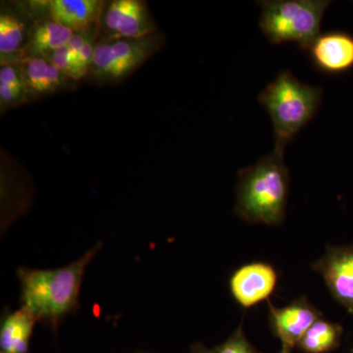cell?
I'll return each mask as SVG.
<instances>
[{
    "label": "cell",
    "mask_w": 353,
    "mask_h": 353,
    "mask_svg": "<svg viewBox=\"0 0 353 353\" xmlns=\"http://www.w3.org/2000/svg\"><path fill=\"white\" fill-rule=\"evenodd\" d=\"M269 320L272 332L282 343V347L292 350L309 328L321 317V312L305 296L299 297L285 307L269 303Z\"/></svg>",
    "instance_id": "52a82bcc"
},
{
    "label": "cell",
    "mask_w": 353,
    "mask_h": 353,
    "mask_svg": "<svg viewBox=\"0 0 353 353\" xmlns=\"http://www.w3.org/2000/svg\"><path fill=\"white\" fill-rule=\"evenodd\" d=\"M322 88L299 81L289 70H283L260 92L259 101L273 125L275 148L285 145L313 120L319 109Z\"/></svg>",
    "instance_id": "7a4b0ae2"
},
{
    "label": "cell",
    "mask_w": 353,
    "mask_h": 353,
    "mask_svg": "<svg viewBox=\"0 0 353 353\" xmlns=\"http://www.w3.org/2000/svg\"><path fill=\"white\" fill-rule=\"evenodd\" d=\"M48 60L41 57L28 58L23 65L22 77L26 88L37 94L52 92L48 80Z\"/></svg>",
    "instance_id": "9a60e30c"
},
{
    "label": "cell",
    "mask_w": 353,
    "mask_h": 353,
    "mask_svg": "<svg viewBox=\"0 0 353 353\" xmlns=\"http://www.w3.org/2000/svg\"><path fill=\"white\" fill-rule=\"evenodd\" d=\"M343 328L336 323L323 320L321 318L309 328L299 347L306 353H327L340 345Z\"/></svg>",
    "instance_id": "4fadbf2b"
},
{
    "label": "cell",
    "mask_w": 353,
    "mask_h": 353,
    "mask_svg": "<svg viewBox=\"0 0 353 353\" xmlns=\"http://www.w3.org/2000/svg\"><path fill=\"white\" fill-rule=\"evenodd\" d=\"M24 41V26L10 14L0 16V53L10 55L17 52Z\"/></svg>",
    "instance_id": "2e32d148"
},
{
    "label": "cell",
    "mask_w": 353,
    "mask_h": 353,
    "mask_svg": "<svg viewBox=\"0 0 353 353\" xmlns=\"http://www.w3.org/2000/svg\"><path fill=\"white\" fill-rule=\"evenodd\" d=\"M103 2L99 0H52L48 8L52 21L74 32H85L99 19Z\"/></svg>",
    "instance_id": "8fae6325"
},
{
    "label": "cell",
    "mask_w": 353,
    "mask_h": 353,
    "mask_svg": "<svg viewBox=\"0 0 353 353\" xmlns=\"http://www.w3.org/2000/svg\"><path fill=\"white\" fill-rule=\"evenodd\" d=\"M259 3L262 7L260 29L270 43H294L307 51L320 34L323 17L331 1L278 0Z\"/></svg>",
    "instance_id": "277c9868"
},
{
    "label": "cell",
    "mask_w": 353,
    "mask_h": 353,
    "mask_svg": "<svg viewBox=\"0 0 353 353\" xmlns=\"http://www.w3.org/2000/svg\"><path fill=\"white\" fill-rule=\"evenodd\" d=\"M312 268L322 276L334 299L353 315V245L329 246Z\"/></svg>",
    "instance_id": "8992f818"
},
{
    "label": "cell",
    "mask_w": 353,
    "mask_h": 353,
    "mask_svg": "<svg viewBox=\"0 0 353 353\" xmlns=\"http://www.w3.org/2000/svg\"><path fill=\"white\" fill-rule=\"evenodd\" d=\"M74 32L58 24L54 21H48L39 25L34 30L30 41V48L34 54L48 55V53L63 48L68 44Z\"/></svg>",
    "instance_id": "5bb4252c"
},
{
    "label": "cell",
    "mask_w": 353,
    "mask_h": 353,
    "mask_svg": "<svg viewBox=\"0 0 353 353\" xmlns=\"http://www.w3.org/2000/svg\"><path fill=\"white\" fill-rule=\"evenodd\" d=\"M36 320L32 313L25 307L8 316L0 331L1 352H29L30 338Z\"/></svg>",
    "instance_id": "7c38bea8"
},
{
    "label": "cell",
    "mask_w": 353,
    "mask_h": 353,
    "mask_svg": "<svg viewBox=\"0 0 353 353\" xmlns=\"http://www.w3.org/2000/svg\"><path fill=\"white\" fill-rule=\"evenodd\" d=\"M153 43H153L146 37L138 39H115L111 43L97 44L92 64L102 75L121 78L150 57L153 51Z\"/></svg>",
    "instance_id": "5b68a950"
},
{
    "label": "cell",
    "mask_w": 353,
    "mask_h": 353,
    "mask_svg": "<svg viewBox=\"0 0 353 353\" xmlns=\"http://www.w3.org/2000/svg\"><path fill=\"white\" fill-rule=\"evenodd\" d=\"M307 52L318 71L328 75H343L353 69V34L332 31L320 34Z\"/></svg>",
    "instance_id": "9c48e42d"
},
{
    "label": "cell",
    "mask_w": 353,
    "mask_h": 353,
    "mask_svg": "<svg viewBox=\"0 0 353 353\" xmlns=\"http://www.w3.org/2000/svg\"><path fill=\"white\" fill-rule=\"evenodd\" d=\"M1 353H4V352H1Z\"/></svg>",
    "instance_id": "603a6c76"
},
{
    "label": "cell",
    "mask_w": 353,
    "mask_h": 353,
    "mask_svg": "<svg viewBox=\"0 0 353 353\" xmlns=\"http://www.w3.org/2000/svg\"><path fill=\"white\" fill-rule=\"evenodd\" d=\"M101 243L76 261L75 263L55 270L21 269L19 278L22 287V299L37 319L46 318L55 321L75 307L83 272Z\"/></svg>",
    "instance_id": "3957f363"
},
{
    "label": "cell",
    "mask_w": 353,
    "mask_h": 353,
    "mask_svg": "<svg viewBox=\"0 0 353 353\" xmlns=\"http://www.w3.org/2000/svg\"><path fill=\"white\" fill-rule=\"evenodd\" d=\"M278 279L277 271L272 265L252 262L234 272L230 279V290L241 307L250 308L271 296Z\"/></svg>",
    "instance_id": "ba28073f"
},
{
    "label": "cell",
    "mask_w": 353,
    "mask_h": 353,
    "mask_svg": "<svg viewBox=\"0 0 353 353\" xmlns=\"http://www.w3.org/2000/svg\"><path fill=\"white\" fill-rule=\"evenodd\" d=\"M0 85L24 92L26 85L23 77L12 65H2L0 68Z\"/></svg>",
    "instance_id": "ac0fdd59"
},
{
    "label": "cell",
    "mask_w": 353,
    "mask_h": 353,
    "mask_svg": "<svg viewBox=\"0 0 353 353\" xmlns=\"http://www.w3.org/2000/svg\"><path fill=\"white\" fill-rule=\"evenodd\" d=\"M214 353H259L252 347V343L246 340L241 326L224 343L213 350Z\"/></svg>",
    "instance_id": "e0dca14e"
},
{
    "label": "cell",
    "mask_w": 353,
    "mask_h": 353,
    "mask_svg": "<svg viewBox=\"0 0 353 353\" xmlns=\"http://www.w3.org/2000/svg\"><path fill=\"white\" fill-rule=\"evenodd\" d=\"M192 353H214L213 350H208V348H205L202 345H199V343H196L194 347H192Z\"/></svg>",
    "instance_id": "44dd1931"
},
{
    "label": "cell",
    "mask_w": 353,
    "mask_h": 353,
    "mask_svg": "<svg viewBox=\"0 0 353 353\" xmlns=\"http://www.w3.org/2000/svg\"><path fill=\"white\" fill-rule=\"evenodd\" d=\"M104 23L112 36L138 39L150 37L155 30L150 14L138 0H115L108 7Z\"/></svg>",
    "instance_id": "30bf717a"
},
{
    "label": "cell",
    "mask_w": 353,
    "mask_h": 353,
    "mask_svg": "<svg viewBox=\"0 0 353 353\" xmlns=\"http://www.w3.org/2000/svg\"><path fill=\"white\" fill-rule=\"evenodd\" d=\"M46 57L48 58L46 60L50 64L57 67L64 75L70 76V71H71V53H70L68 46H65L63 48H58V50L48 53Z\"/></svg>",
    "instance_id": "d6986e66"
},
{
    "label": "cell",
    "mask_w": 353,
    "mask_h": 353,
    "mask_svg": "<svg viewBox=\"0 0 353 353\" xmlns=\"http://www.w3.org/2000/svg\"><path fill=\"white\" fill-rule=\"evenodd\" d=\"M50 63V62H48ZM64 74L60 72L57 67L50 63L48 66V80H50L51 90H55L63 82Z\"/></svg>",
    "instance_id": "ffe728a7"
},
{
    "label": "cell",
    "mask_w": 353,
    "mask_h": 353,
    "mask_svg": "<svg viewBox=\"0 0 353 353\" xmlns=\"http://www.w3.org/2000/svg\"><path fill=\"white\" fill-rule=\"evenodd\" d=\"M284 152L275 148L270 154L239 172L234 211L241 219L269 226L282 224L290 192Z\"/></svg>",
    "instance_id": "6da1fadb"
},
{
    "label": "cell",
    "mask_w": 353,
    "mask_h": 353,
    "mask_svg": "<svg viewBox=\"0 0 353 353\" xmlns=\"http://www.w3.org/2000/svg\"><path fill=\"white\" fill-rule=\"evenodd\" d=\"M279 353H292V350H287V348L282 347L281 352Z\"/></svg>",
    "instance_id": "7402d4cb"
}]
</instances>
